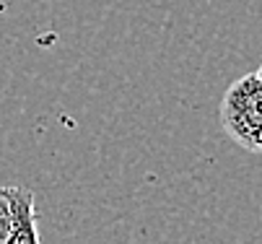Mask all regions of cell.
<instances>
[{
  "instance_id": "6da1fadb",
  "label": "cell",
  "mask_w": 262,
  "mask_h": 244,
  "mask_svg": "<svg viewBox=\"0 0 262 244\" xmlns=\"http://www.w3.org/2000/svg\"><path fill=\"white\" fill-rule=\"evenodd\" d=\"M218 117L229 138L252 151L262 153V78L259 73H247L236 78L221 96Z\"/></svg>"
},
{
  "instance_id": "7a4b0ae2",
  "label": "cell",
  "mask_w": 262,
  "mask_h": 244,
  "mask_svg": "<svg viewBox=\"0 0 262 244\" xmlns=\"http://www.w3.org/2000/svg\"><path fill=\"white\" fill-rule=\"evenodd\" d=\"M11 205V234L8 244H42L36 231V211L34 195L26 187H6Z\"/></svg>"
},
{
  "instance_id": "3957f363",
  "label": "cell",
  "mask_w": 262,
  "mask_h": 244,
  "mask_svg": "<svg viewBox=\"0 0 262 244\" xmlns=\"http://www.w3.org/2000/svg\"><path fill=\"white\" fill-rule=\"evenodd\" d=\"M8 234H11V205L6 187H0V244H8Z\"/></svg>"
},
{
  "instance_id": "277c9868",
  "label": "cell",
  "mask_w": 262,
  "mask_h": 244,
  "mask_svg": "<svg viewBox=\"0 0 262 244\" xmlns=\"http://www.w3.org/2000/svg\"><path fill=\"white\" fill-rule=\"evenodd\" d=\"M257 73H259V78H262V65H259V71H257Z\"/></svg>"
}]
</instances>
